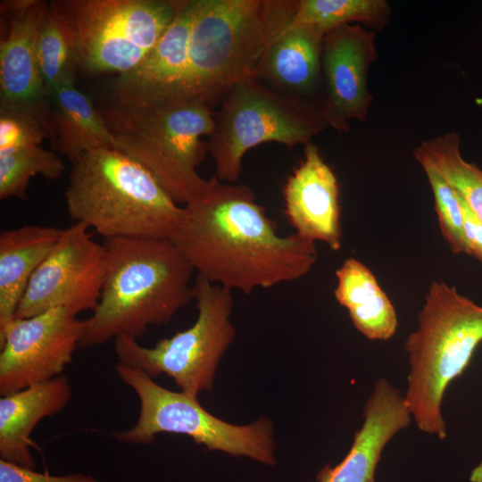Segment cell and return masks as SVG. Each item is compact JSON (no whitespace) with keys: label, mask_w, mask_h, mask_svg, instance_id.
Instances as JSON below:
<instances>
[{"label":"cell","mask_w":482,"mask_h":482,"mask_svg":"<svg viewBox=\"0 0 482 482\" xmlns=\"http://www.w3.org/2000/svg\"><path fill=\"white\" fill-rule=\"evenodd\" d=\"M277 229L249 187L213 176L203 194L183 205L170 239L196 275L250 294L295 281L317 261L315 242Z\"/></svg>","instance_id":"6da1fadb"},{"label":"cell","mask_w":482,"mask_h":482,"mask_svg":"<svg viewBox=\"0 0 482 482\" xmlns=\"http://www.w3.org/2000/svg\"><path fill=\"white\" fill-rule=\"evenodd\" d=\"M103 245L105 278L79 348L119 337L137 340L194 300L195 270L170 238H105Z\"/></svg>","instance_id":"7a4b0ae2"},{"label":"cell","mask_w":482,"mask_h":482,"mask_svg":"<svg viewBox=\"0 0 482 482\" xmlns=\"http://www.w3.org/2000/svg\"><path fill=\"white\" fill-rule=\"evenodd\" d=\"M292 7L289 0H196L186 71L168 105L212 109L234 85L257 78L266 46Z\"/></svg>","instance_id":"3957f363"},{"label":"cell","mask_w":482,"mask_h":482,"mask_svg":"<svg viewBox=\"0 0 482 482\" xmlns=\"http://www.w3.org/2000/svg\"><path fill=\"white\" fill-rule=\"evenodd\" d=\"M69 215L105 238H170L183 216L152 174L114 148L71 162L64 193Z\"/></svg>","instance_id":"277c9868"},{"label":"cell","mask_w":482,"mask_h":482,"mask_svg":"<svg viewBox=\"0 0 482 482\" xmlns=\"http://www.w3.org/2000/svg\"><path fill=\"white\" fill-rule=\"evenodd\" d=\"M480 343L482 306L444 281L432 282L418 328L404 344L410 362L404 399L420 430L446 437L445 393L465 371Z\"/></svg>","instance_id":"5b68a950"},{"label":"cell","mask_w":482,"mask_h":482,"mask_svg":"<svg viewBox=\"0 0 482 482\" xmlns=\"http://www.w3.org/2000/svg\"><path fill=\"white\" fill-rule=\"evenodd\" d=\"M116 149L143 165L178 204L183 206L210 186L197 172L214 128V112L203 104L160 106L137 112L114 109L104 115Z\"/></svg>","instance_id":"8992f818"},{"label":"cell","mask_w":482,"mask_h":482,"mask_svg":"<svg viewBox=\"0 0 482 482\" xmlns=\"http://www.w3.org/2000/svg\"><path fill=\"white\" fill-rule=\"evenodd\" d=\"M181 0H54L47 4L87 73L129 72L151 53Z\"/></svg>","instance_id":"52a82bcc"},{"label":"cell","mask_w":482,"mask_h":482,"mask_svg":"<svg viewBox=\"0 0 482 482\" xmlns=\"http://www.w3.org/2000/svg\"><path fill=\"white\" fill-rule=\"evenodd\" d=\"M327 127L322 107L270 87L258 78L244 79L226 93L214 112L207 149L215 176L234 184L251 148L266 142L289 148L306 145Z\"/></svg>","instance_id":"ba28073f"},{"label":"cell","mask_w":482,"mask_h":482,"mask_svg":"<svg viewBox=\"0 0 482 482\" xmlns=\"http://www.w3.org/2000/svg\"><path fill=\"white\" fill-rule=\"evenodd\" d=\"M114 370L139 401L135 425L113 433L117 440L149 445L161 433L185 435L211 451L248 457L266 465L276 463V444L270 420L260 418L248 425L231 424L207 411L197 396L167 389L141 370L118 362Z\"/></svg>","instance_id":"9c48e42d"},{"label":"cell","mask_w":482,"mask_h":482,"mask_svg":"<svg viewBox=\"0 0 482 482\" xmlns=\"http://www.w3.org/2000/svg\"><path fill=\"white\" fill-rule=\"evenodd\" d=\"M194 292L197 317L188 328L145 347L137 340L115 338L118 362L151 378L170 377L181 391L198 396L212 389L218 365L236 337L230 316L232 291L196 275Z\"/></svg>","instance_id":"30bf717a"},{"label":"cell","mask_w":482,"mask_h":482,"mask_svg":"<svg viewBox=\"0 0 482 482\" xmlns=\"http://www.w3.org/2000/svg\"><path fill=\"white\" fill-rule=\"evenodd\" d=\"M89 228L75 222L65 229L33 274L14 318L64 308L74 315L97 306L106 271V253Z\"/></svg>","instance_id":"8fae6325"},{"label":"cell","mask_w":482,"mask_h":482,"mask_svg":"<svg viewBox=\"0 0 482 482\" xmlns=\"http://www.w3.org/2000/svg\"><path fill=\"white\" fill-rule=\"evenodd\" d=\"M85 327V320L64 308L14 318L0 333V394L61 376L79 348Z\"/></svg>","instance_id":"7c38bea8"},{"label":"cell","mask_w":482,"mask_h":482,"mask_svg":"<svg viewBox=\"0 0 482 482\" xmlns=\"http://www.w3.org/2000/svg\"><path fill=\"white\" fill-rule=\"evenodd\" d=\"M376 58L375 33L360 24L345 25L325 34L321 73L326 98L322 112L328 126L346 131L350 120L366 119L372 101L367 77Z\"/></svg>","instance_id":"4fadbf2b"},{"label":"cell","mask_w":482,"mask_h":482,"mask_svg":"<svg viewBox=\"0 0 482 482\" xmlns=\"http://www.w3.org/2000/svg\"><path fill=\"white\" fill-rule=\"evenodd\" d=\"M46 3L4 0L1 13L8 32L0 41V107L21 110L44 120L53 130L51 100L40 73L37 42Z\"/></svg>","instance_id":"5bb4252c"},{"label":"cell","mask_w":482,"mask_h":482,"mask_svg":"<svg viewBox=\"0 0 482 482\" xmlns=\"http://www.w3.org/2000/svg\"><path fill=\"white\" fill-rule=\"evenodd\" d=\"M196 0H181L171 24L147 57L120 74L112 87V109L137 112L168 105L186 71Z\"/></svg>","instance_id":"9a60e30c"},{"label":"cell","mask_w":482,"mask_h":482,"mask_svg":"<svg viewBox=\"0 0 482 482\" xmlns=\"http://www.w3.org/2000/svg\"><path fill=\"white\" fill-rule=\"evenodd\" d=\"M303 154L284 187L285 213L295 233L337 251L342 241L337 179L315 144L304 145Z\"/></svg>","instance_id":"2e32d148"},{"label":"cell","mask_w":482,"mask_h":482,"mask_svg":"<svg viewBox=\"0 0 482 482\" xmlns=\"http://www.w3.org/2000/svg\"><path fill=\"white\" fill-rule=\"evenodd\" d=\"M411 412L401 392L378 378L363 408V423L355 431L352 446L337 465H326L318 482H375L381 453L389 441L409 427Z\"/></svg>","instance_id":"e0dca14e"},{"label":"cell","mask_w":482,"mask_h":482,"mask_svg":"<svg viewBox=\"0 0 482 482\" xmlns=\"http://www.w3.org/2000/svg\"><path fill=\"white\" fill-rule=\"evenodd\" d=\"M293 15L294 12L271 35L260 61L257 78L270 81L278 91L305 99V95L322 79L325 33L312 26L293 23Z\"/></svg>","instance_id":"ac0fdd59"},{"label":"cell","mask_w":482,"mask_h":482,"mask_svg":"<svg viewBox=\"0 0 482 482\" xmlns=\"http://www.w3.org/2000/svg\"><path fill=\"white\" fill-rule=\"evenodd\" d=\"M68 378L58 376L49 381L2 395L0 399L1 459L34 469L30 434L46 417L62 411L71 398Z\"/></svg>","instance_id":"d6986e66"},{"label":"cell","mask_w":482,"mask_h":482,"mask_svg":"<svg viewBox=\"0 0 482 482\" xmlns=\"http://www.w3.org/2000/svg\"><path fill=\"white\" fill-rule=\"evenodd\" d=\"M62 229L25 225L0 234V333L13 320L28 285Z\"/></svg>","instance_id":"ffe728a7"},{"label":"cell","mask_w":482,"mask_h":482,"mask_svg":"<svg viewBox=\"0 0 482 482\" xmlns=\"http://www.w3.org/2000/svg\"><path fill=\"white\" fill-rule=\"evenodd\" d=\"M54 147L71 162L98 148L116 149V140L104 115L74 84L55 88L50 95Z\"/></svg>","instance_id":"44dd1931"},{"label":"cell","mask_w":482,"mask_h":482,"mask_svg":"<svg viewBox=\"0 0 482 482\" xmlns=\"http://www.w3.org/2000/svg\"><path fill=\"white\" fill-rule=\"evenodd\" d=\"M336 300L347 309L354 328L370 340L390 339L397 329V315L371 270L348 258L336 270Z\"/></svg>","instance_id":"7402d4cb"},{"label":"cell","mask_w":482,"mask_h":482,"mask_svg":"<svg viewBox=\"0 0 482 482\" xmlns=\"http://www.w3.org/2000/svg\"><path fill=\"white\" fill-rule=\"evenodd\" d=\"M460 142L458 133H446L422 141L413 155L437 171L482 223V170L461 157Z\"/></svg>","instance_id":"603a6c76"},{"label":"cell","mask_w":482,"mask_h":482,"mask_svg":"<svg viewBox=\"0 0 482 482\" xmlns=\"http://www.w3.org/2000/svg\"><path fill=\"white\" fill-rule=\"evenodd\" d=\"M390 13L385 0H298L292 22L315 27L325 34L353 22L381 30Z\"/></svg>","instance_id":"cb8c5ba5"},{"label":"cell","mask_w":482,"mask_h":482,"mask_svg":"<svg viewBox=\"0 0 482 482\" xmlns=\"http://www.w3.org/2000/svg\"><path fill=\"white\" fill-rule=\"evenodd\" d=\"M64 163L53 152L34 145L0 156V199H25L30 178L46 179L62 176Z\"/></svg>","instance_id":"d4e9b609"},{"label":"cell","mask_w":482,"mask_h":482,"mask_svg":"<svg viewBox=\"0 0 482 482\" xmlns=\"http://www.w3.org/2000/svg\"><path fill=\"white\" fill-rule=\"evenodd\" d=\"M37 53L40 73L49 96L58 87L74 84L77 67L74 53L47 4L39 25Z\"/></svg>","instance_id":"484cf974"},{"label":"cell","mask_w":482,"mask_h":482,"mask_svg":"<svg viewBox=\"0 0 482 482\" xmlns=\"http://www.w3.org/2000/svg\"><path fill=\"white\" fill-rule=\"evenodd\" d=\"M421 166L432 189L435 210L444 238L453 253L468 254L463 230V212L456 193L432 167Z\"/></svg>","instance_id":"4316f807"},{"label":"cell","mask_w":482,"mask_h":482,"mask_svg":"<svg viewBox=\"0 0 482 482\" xmlns=\"http://www.w3.org/2000/svg\"><path fill=\"white\" fill-rule=\"evenodd\" d=\"M53 137L51 127L38 116L21 110L0 107V156L40 145Z\"/></svg>","instance_id":"83f0119b"},{"label":"cell","mask_w":482,"mask_h":482,"mask_svg":"<svg viewBox=\"0 0 482 482\" xmlns=\"http://www.w3.org/2000/svg\"><path fill=\"white\" fill-rule=\"evenodd\" d=\"M0 482H98L91 476L81 473L54 476L40 473L34 469L0 459Z\"/></svg>","instance_id":"f1b7e54d"},{"label":"cell","mask_w":482,"mask_h":482,"mask_svg":"<svg viewBox=\"0 0 482 482\" xmlns=\"http://www.w3.org/2000/svg\"><path fill=\"white\" fill-rule=\"evenodd\" d=\"M457 196L463 212V230L468 255H471L482 262V223L474 216L462 199L458 195Z\"/></svg>","instance_id":"f546056e"},{"label":"cell","mask_w":482,"mask_h":482,"mask_svg":"<svg viewBox=\"0 0 482 482\" xmlns=\"http://www.w3.org/2000/svg\"><path fill=\"white\" fill-rule=\"evenodd\" d=\"M474 471L477 475L482 477V461L479 463V465L477 468H475Z\"/></svg>","instance_id":"4dcf8cb0"}]
</instances>
